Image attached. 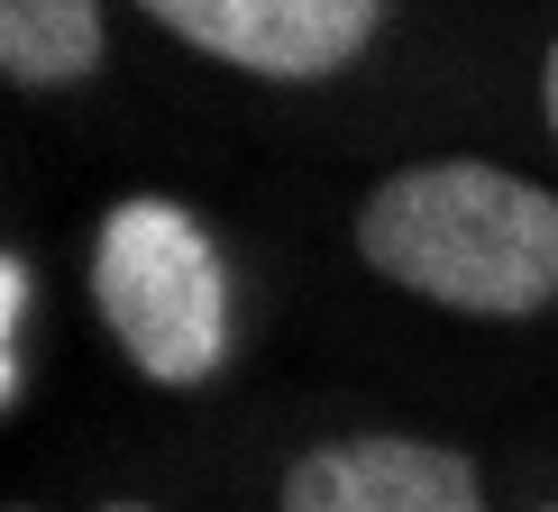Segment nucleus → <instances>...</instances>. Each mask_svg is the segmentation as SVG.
Here are the masks:
<instances>
[{
	"mask_svg": "<svg viewBox=\"0 0 558 512\" xmlns=\"http://www.w3.org/2000/svg\"><path fill=\"white\" fill-rule=\"evenodd\" d=\"M156 28H174L183 46L239 64L266 83H320L339 64L366 56L385 0H137Z\"/></svg>",
	"mask_w": 558,
	"mask_h": 512,
	"instance_id": "7ed1b4c3",
	"label": "nucleus"
},
{
	"mask_svg": "<svg viewBox=\"0 0 558 512\" xmlns=\"http://www.w3.org/2000/svg\"><path fill=\"white\" fill-rule=\"evenodd\" d=\"M101 512H156V503H129V495H110V503H101Z\"/></svg>",
	"mask_w": 558,
	"mask_h": 512,
	"instance_id": "6e6552de",
	"label": "nucleus"
},
{
	"mask_svg": "<svg viewBox=\"0 0 558 512\" xmlns=\"http://www.w3.org/2000/svg\"><path fill=\"white\" fill-rule=\"evenodd\" d=\"M92 312L147 385H211L229 357V266L183 202L129 193L92 229Z\"/></svg>",
	"mask_w": 558,
	"mask_h": 512,
	"instance_id": "f03ea898",
	"label": "nucleus"
},
{
	"mask_svg": "<svg viewBox=\"0 0 558 512\" xmlns=\"http://www.w3.org/2000/svg\"><path fill=\"white\" fill-rule=\"evenodd\" d=\"M28 339H37V275L28 247L0 256V412H28Z\"/></svg>",
	"mask_w": 558,
	"mask_h": 512,
	"instance_id": "423d86ee",
	"label": "nucleus"
},
{
	"mask_svg": "<svg viewBox=\"0 0 558 512\" xmlns=\"http://www.w3.org/2000/svg\"><path fill=\"white\" fill-rule=\"evenodd\" d=\"M10 512H37V503H10Z\"/></svg>",
	"mask_w": 558,
	"mask_h": 512,
	"instance_id": "1a4fd4ad",
	"label": "nucleus"
},
{
	"mask_svg": "<svg viewBox=\"0 0 558 512\" xmlns=\"http://www.w3.org/2000/svg\"><path fill=\"white\" fill-rule=\"evenodd\" d=\"M357 256L430 312L531 320L558 302V193L485 156H430L366 193Z\"/></svg>",
	"mask_w": 558,
	"mask_h": 512,
	"instance_id": "f257e3e1",
	"label": "nucleus"
},
{
	"mask_svg": "<svg viewBox=\"0 0 558 512\" xmlns=\"http://www.w3.org/2000/svg\"><path fill=\"white\" fill-rule=\"evenodd\" d=\"M541 110H549V137H558V46H549V64H541Z\"/></svg>",
	"mask_w": 558,
	"mask_h": 512,
	"instance_id": "0eeeda50",
	"label": "nucleus"
},
{
	"mask_svg": "<svg viewBox=\"0 0 558 512\" xmlns=\"http://www.w3.org/2000/svg\"><path fill=\"white\" fill-rule=\"evenodd\" d=\"M101 0H0V74L19 92H74L101 74Z\"/></svg>",
	"mask_w": 558,
	"mask_h": 512,
	"instance_id": "39448f33",
	"label": "nucleus"
},
{
	"mask_svg": "<svg viewBox=\"0 0 558 512\" xmlns=\"http://www.w3.org/2000/svg\"><path fill=\"white\" fill-rule=\"evenodd\" d=\"M275 512H485V476L449 439L348 430L293 458L275 485Z\"/></svg>",
	"mask_w": 558,
	"mask_h": 512,
	"instance_id": "20e7f679",
	"label": "nucleus"
},
{
	"mask_svg": "<svg viewBox=\"0 0 558 512\" xmlns=\"http://www.w3.org/2000/svg\"><path fill=\"white\" fill-rule=\"evenodd\" d=\"M541 512H558V503H541Z\"/></svg>",
	"mask_w": 558,
	"mask_h": 512,
	"instance_id": "9d476101",
	"label": "nucleus"
}]
</instances>
